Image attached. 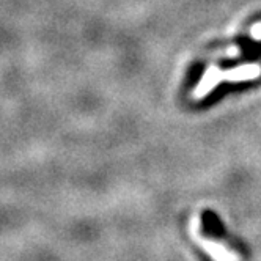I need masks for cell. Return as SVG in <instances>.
<instances>
[{"label": "cell", "instance_id": "1", "mask_svg": "<svg viewBox=\"0 0 261 261\" xmlns=\"http://www.w3.org/2000/svg\"><path fill=\"white\" fill-rule=\"evenodd\" d=\"M259 66L256 65H246V66H238L230 71H222L217 66H211L210 69L204 71L201 81L198 82L197 88L192 93V98L195 101H200L206 98L210 93L222 82V81H231V82H242V81H250L259 76Z\"/></svg>", "mask_w": 261, "mask_h": 261}]
</instances>
